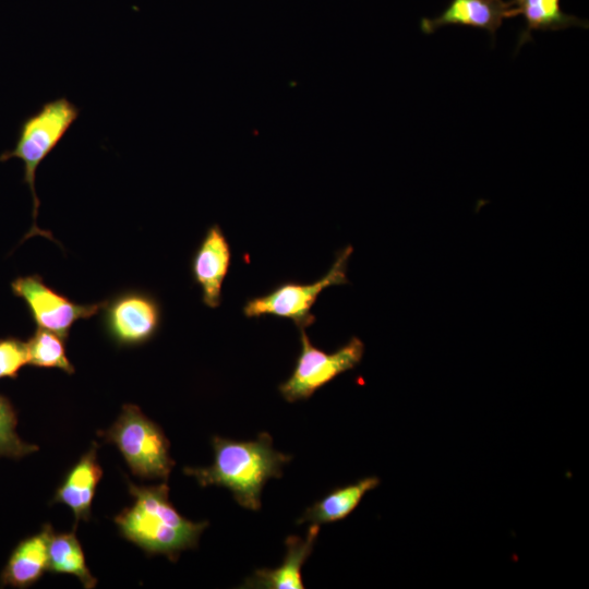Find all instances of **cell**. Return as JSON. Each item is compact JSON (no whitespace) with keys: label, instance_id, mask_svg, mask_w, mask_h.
Wrapping results in <instances>:
<instances>
[{"label":"cell","instance_id":"cell-6","mask_svg":"<svg viewBox=\"0 0 589 589\" xmlns=\"http://www.w3.org/2000/svg\"><path fill=\"white\" fill-rule=\"evenodd\" d=\"M299 332L301 350L296 365L290 376L278 386L289 402L310 398L336 376L358 365L364 353V344L358 337L328 353L311 342L304 328Z\"/></svg>","mask_w":589,"mask_h":589},{"label":"cell","instance_id":"cell-11","mask_svg":"<svg viewBox=\"0 0 589 589\" xmlns=\"http://www.w3.org/2000/svg\"><path fill=\"white\" fill-rule=\"evenodd\" d=\"M320 525L311 524L305 538L290 536L285 541L287 551L283 563L274 569H256L245 581L244 588L302 589L301 568L311 555Z\"/></svg>","mask_w":589,"mask_h":589},{"label":"cell","instance_id":"cell-19","mask_svg":"<svg viewBox=\"0 0 589 589\" xmlns=\"http://www.w3.org/2000/svg\"><path fill=\"white\" fill-rule=\"evenodd\" d=\"M28 364L27 342L15 337L0 338V380L15 378Z\"/></svg>","mask_w":589,"mask_h":589},{"label":"cell","instance_id":"cell-14","mask_svg":"<svg viewBox=\"0 0 589 589\" xmlns=\"http://www.w3.org/2000/svg\"><path fill=\"white\" fill-rule=\"evenodd\" d=\"M514 15L521 14L526 27L518 36L517 50L532 40L534 31H561L568 27L588 28V22L561 9L560 0H510Z\"/></svg>","mask_w":589,"mask_h":589},{"label":"cell","instance_id":"cell-16","mask_svg":"<svg viewBox=\"0 0 589 589\" xmlns=\"http://www.w3.org/2000/svg\"><path fill=\"white\" fill-rule=\"evenodd\" d=\"M48 569L76 576L86 589L96 586L97 579L89 572L83 549L74 531L65 533L52 532L49 540Z\"/></svg>","mask_w":589,"mask_h":589},{"label":"cell","instance_id":"cell-4","mask_svg":"<svg viewBox=\"0 0 589 589\" xmlns=\"http://www.w3.org/2000/svg\"><path fill=\"white\" fill-rule=\"evenodd\" d=\"M100 435L113 443L133 474L167 481L175 461L163 430L135 405H124L117 421Z\"/></svg>","mask_w":589,"mask_h":589},{"label":"cell","instance_id":"cell-15","mask_svg":"<svg viewBox=\"0 0 589 589\" xmlns=\"http://www.w3.org/2000/svg\"><path fill=\"white\" fill-rule=\"evenodd\" d=\"M378 484L380 479L373 476L336 488L309 507L297 522L321 525L341 520L353 512L366 492L375 489Z\"/></svg>","mask_w":589,"mask_h":589},{"label":"cell","instance_id":"cell-13","mask_svg":"<svg viewBox=\"0 0 589 589\" xmlns=\"http://www.w3.org/2000/svg\"><path fill=\"white\" fill-rule=\"evenodd\" d=\"M53 532L49 524L40 532L22 540L10 555L1 574V584L26 588L38 581L48 570L49 540Z\"/></svg>","mask_w":589,"mask_h":589},{"label":"cell","instance_id":"cell-5","mask_svg":"<svg viewBox=\"0 0 589 589\" xmlns=\"http://www.w3.org/2000/svg\"><path fill=\"white\" fill-rule=\"evenodd\" d=\"M351 253V245L340 250L329 271L314 283L286 281L263 296L249 299L243 305V314L250 318L265 315L285 317L291 320L298 329H305L315 322L311 310L321 292L330 286L348 284L346 273Z\"/></svg>","mask_w":589,"mask_h":589},{"label":"cell","instance_id":"cell-3","mask_svg":"<svg viewBox=\"0 0 589 589\" xmlns=\"http://www.w3.org/2000/svg\"><path fill=\"white\" fill-rule=\"evenodd\" d=\"M80 115V108L65 96L47 101L20 124L12 149L0 155V161L19 158L24 164L23 183L29 188L33 199V225L23 240L35 235L53 240L52 236L36 225L40 201L36 194V170L55 149Z\"/></svg>","mask_w":589,"mask_h":589},{"label":"cell","instance_id":"cell-10","mask_svg":"<svg viewBox=\"0 0 589 589\" xmlns=\"http://www.w3.org/2000/svg\"><path fill=\"white\" fill-rule=\"evenodd\" d=\"M513 16L510 3L503 0H450L438 16L422 17L420 28L423 34H432L443 26H470L488 32L494 43L503 20Z\"/></svg>","mask_w":589,"mask_h":589},{"label":"cell","instance_id":"cell-1","mask_svg":"<svg viewBox=\"0 0 589 589\" xmlns=\"http://www.w3.org/2000/svg\"><path fill=\"white\" fill-rule=\"evenodd\" d=\"M212 444L213 465L185 467L183 472L194 477L201 486L215 484L229 489L241 506L259 510L265 482L281 477V466L291 457L273 448L268 433H261L255 441L248 442L214 436Z\"/></svg>","mask_w":589,"mask_h":589},{"label":"cell","instance_id":"cell-17","mask_svg":"<svg viewBox=\"0 0 589 589\" xmlns=\"http://www.w3.org/2000/svg\"><path fill=\"white\" fill-rule=\"evenodd\" d=\"M64 340L53 332L37 327L26 341L28 364L37 368L60 369L68 374H73L75 369L68 359Z\"/></svg>","mask_w":589,"mask_h":589},{"label":"cell","instance_id":"cell-8","mask_svg":"<svg viewBox=\"0 0 589 589\" xmlns=\"http://www.w3.org/2000/svg\"><path fill=\"white\" fill-rule=\"evenodd\" d=\"M14 296L21 298L39 328L67 339L72 326L101 311V302L80 304L48 287L39 275L19 277L11 283Z\"/></svg>","mask_w":589,"mask_h":589},{"label":"cell","instance_id":"cell-7","mask_svg":"<svg viewBox=\"0 0 589 589\" xmlns=\"http://www.w3.org/2000/svg\"><path fill=\"white\" fill-rule=\"evenodd\" d=\"M103 325L108 337L121 347L149 341L161 323V308L154 296L125 290L105 300Z\"/></svg>","mask_w":589,"mask_h":589},{"label":"cell","instance_id":"cell-18","mask_svg":"<svg viewBox=\"0 0 589 589\" xmlns=\"http://www.w3.org/2000/svg\"><path fill=\"white\" fill-rule=\"evenodd\" d=\"M16 423L13 406L0 394V457L21 458L38 450L36 445L25 443L19 437Z\"/></svg>","mask_w":589,"mask_h":589},{"label":"cell","instance_id":"cell-9","mask_svg":"<svg viewBox=\"0 0 589 589\" xmlns=\"http://www.w3.org/2000/svg\"><path fill=\"white\" fill-rule=\"evenodd\" d=\"M231 261L230 244L218 225H212L191 261L193 280L201 287L203 303L212 309L221 301V287Z\"/></svg>","mask_w":589,"mask_h":589},{"label":"cell","instance_id":"cell-12","mask_svg":"<svg viewBox=\"0 0 589 589\" xmlns=\"http://www.w3.org/2000/svg\"><path fill=\"white\" fill-rule=\"evenodd\" d=\"M97 443H93L87 453L69 470L53 496L55 503H63L71 508L75 518L88 520L97 484L103 469L97 461Z\"/></svg>","mask_w":589,"mask_h":589},{"label":"cell","instance_id":"cell-2","mask_svg":"<svg viewBox=\"0 0 589 589\" xmlns=\"http://www.w3.org/2000/svg\"><path fill=\"white\" fill-rule=\"evenodd\" d=\"M127 482L134 503L115 517L127 540L148 554H164L170 561H176L181 551L197 546L208 522H193L179 514L169 501L166 481L152 486Z\"/></svg>","mask_w":589,"mask_h":589}]
</instances>
